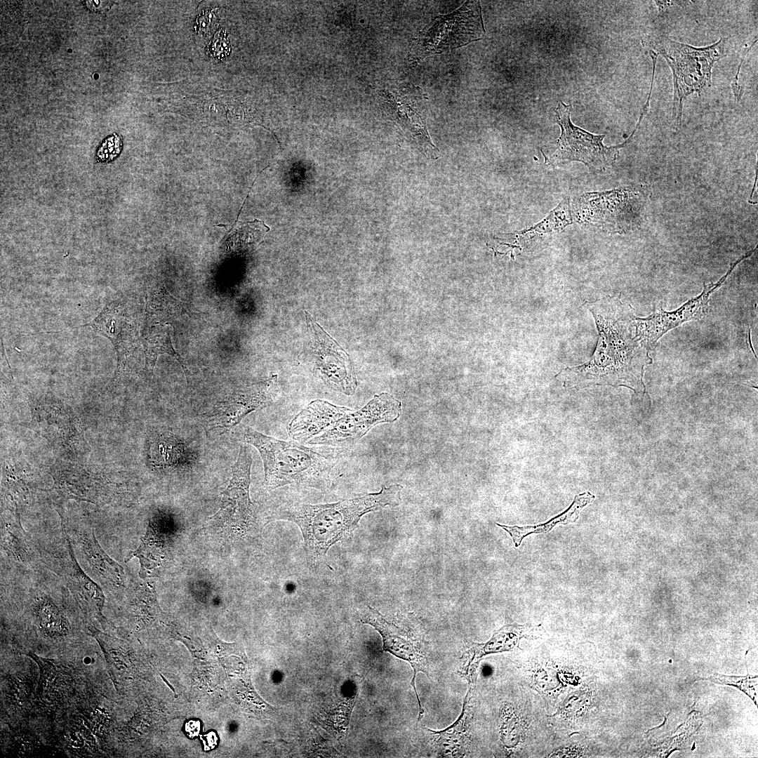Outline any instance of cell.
Masks as SVG:
<instances>
[{
  "instance_id": "obj_24",
  "label": "cell",
  "mask_w": 758,
  "mask_h": 758,
  "mask_svg": "<svg viewBox=\"0 0 758 758\" xmlns=\"http://www.w3.org/2000/svg\"><path fill=\"white\" fill-rule=\"evenodd\" d=\"M187 312L182 302L171 296L164 287L148 292L145 317L148 322L164 324Z\"/></svg>"
},
{
  "instance_id": "obj_12",
  "label": "cell",
  "mask_w": 758,
  "mask_h": 758,
  "mask_svg": "<svg viewBox=\"0 0 758 758\" xmlns=\"http://www.w3.org/2000/svg\"><path fill=\"white\" fill-rule=\"evenodd\" d=\"M384 94L390 114L405 135L422 152L437 158L439 152L426 128L427 98L422 89L411 84H402Z\"/></svg>"
},
{
  "instance_id": "obj_11",
  "label": "cell",
  "mask_w": 758,
  "mask_h": 758,
  "mask_svg": "<svg viewBox=\"0 0 758 758\" xmlns=\"http://www.w3.org/2000/svg\"><path fill=\"white\" fill-rule=\"evenodd\" d=\"M401 403L387 392L375 395L361 409L347 413L331 429L307 441L310 445L341 447L361 439L372 427L396 421L401 414Z\"/></svg>"
},
{
  "instance_id": "obj_22",
  "label": "cell",
  "mask_w": 758,
  "mask_h": 758,
  "mask_svg": "<svg viewBox=\"0 0 758 758\" xmlns=\"http://www.w3.org/2000/svg\"><path fill=\"white\" fill-rule=\"evenodd\" d=\"M140 340L145 353V368L148 373L152 374L158 357L167 354L179 362L189 380L190 371L184 359L173 347L169 326L165 324L152 325L142 333Z\"/></svg>"
},
{
  "instance_id": "obj_19",
  "label": "cell",
  "mask_w": 758,
  "mask_h": 758,
  "mask_svg": "<svg viewBox=\"0 0 758 758\" xmlns=\"http://www.w3.org/2000/svg\"><path fill=\"white\" fill-rule=\"evenodd\" d=\"M539 626L507 624L494 632L486 643L474 644L461 657L460 674L469 682L476 681V670L481 658L488 654L508 651L517 646L520 639L532 634Z\"/></svg>"
},
{
  "instance_id": "obj_7",
  "label": "cell",
  "mask_w": 758,
  "mask_h": 758,
  "mask_svg": "<svg viewBox=\"0 0 758 758\" xmlns=\"http://www.w3.org/2000/svg\"><path fill=\"white\" fill-rule=\"evenodd\" d=\"M571 105L559 102L555 109L561 128L559 138L552 145V151L542 152L547 164L557 165L580 161L594 169H604L617 159L619 149L625 142L608 147L603 143L605 135L592 134L575 126L571 120Z\"/></svg>"
},
{
  "instance_id": "obj_21",
  "label": "cell",
  "mask_w": 758,
  "mask_h": 758,
  "mask_svg": "<svg viewBox=\"0 0 758 758\" xmlns=\"http://www.w3.org/2000/svg\"><path fill=\"white\" fill-rule=\"evenodd\" d=\"M595 496L590 491H585L575 496L570 506L561 513L553 517L545 523L537 525L506 526L499 523L496 525L507 531L512 538L515 547H519L523 539L533 533H543L551 531L558 524H567L575 522L579 517L581 510L592 503Z\"/></svg>"
},
{
  "instance_id": "obj_15",
  "label": "cell",
  "mask_w": 758,
  "mask_h": 758,
  "mask_svg": "<svg viewBox=\"0 0 758 758\" xmlns=\"http://www.w3.org/2000/svg\"><path fill=\"white\" fill-rule=\"evenodd\" d=\"M750 255V253H748L734 262L718 282L704 284L703 290L699 295L689 300L676 310L667 312L661 307H655L648 317H637L638 334L649 350L653 349L658 340L670 330L686 321L702 319L709 310V301L712 294L723 285L736 265Z\"/></svg>"
},
{
  "instance_id": "obj_1",
  "label": "cell",
  "mask_w": 758,
  "mask_h": 758,
  "mask_svg": "<svg viewBox=\"0 0 758 758\" xmlns=\"http://www.w3.org/2000/svg\"><path fill=\"white\" fill-rule=\"evenodd\" d=\"M584 305L597 328L596 349L588 361L562 369L555 378L568 389L610 385L644 392V369L652 359L649 348L638 334L637 317L632 307L620 298L609 295L586 301Z\"/></svg>"
},
{
  "instance_id": "obj_13",
  "label": "cell",
  "mask_w": 758,
  "mask_h": 758,
  "mask_svg": "<svg viewBox=\"0 0 758 758\" xmlns=\"http://www.w3.org/2000/svg\"><path fill=\"white\" fill-rule=\"evenodd\" d=\"M59 514L77 552L74 553L88 572L108 591H119L126 587L124 568L102 549L92 524L84 519L70 524L61 513Z\"/></svg>"
},
{
  "instance_id": "obj_26",
  "label": "cell",
  "mask_w": 758,
  "mask_h": 758,
  "mask_svg": "<svg viewBox=\"0 0 758 758\" xmlns=\"http://www.w3.org/2000/svg\"><path fill=\"white\" fill-rule=\"evenodd\" d=\"M216 16L213 11H207L199 16L197 27L200 33L205 34L213 29L216 24Z\"/></svg>"
},
{
  "instance_id": "obj_6",
  "label": "cell",
  "mask_w": 758,
  "mask_h": 758,
  "mask_svg": "<svg viewBox=\"0 0 758 758\" xmlns=\"http://www.w3.org/2000/svg\"><path fill=\"white\" fill-rule=\"evenodd\" d=\"M484 34L479 1H469L426 26L412 46L410 59L415 63L426 57L479 40Z\"/></svg>"
},
{
  "instance_id": "obj_14",
  "label": "cell",
  "mask_w": 758,
  "mask_h": 758,
  "mask_svg": "<svg viewBox=\"0 0 758 758\" xmlns=\"http://www.w3.org/2000/svg\"><path fill=\"white\" fill-rule=\"evenodd\" d=\"M361 621L373 627L381 635L383 649L404 660L407 661L413 670L411 685L415 693L419 705L420 720L424 713L415 687V678L418 672L430 676L427 652L423 638L408 630L401 628L390 623L375 609L367 606Z\"/></svg>"
},
{
  "instance_id": "obj_9",
  "label": "cell",
  "mask_w": 758,
  "mask_h": 758,
  "mask_svg": "<svg viewBox=\"0 0 758 758\" xmlns=\"http://www.w3.org/2000/svg\"><path fill=\"white\" fill-rule=\"evenodd\" d=\"M251 464V452L241 445L229 484L222 492L220 508L209 519L211 526L238 536L245 535L251 528L254 521L249 496Z\"/></svg>"
},
{
  "instance_id": "obj_20",
  "label": "cell",
  "mask_w": 758,
  "mask_h": 758,
  "mask_svg": "<svg viewBox=\"0 0 758 758\" xmlns=\"http://www.w3.org/2000/svg\"><path fill=\"white\" fill-rule=\"evenodd\" d=\"M461 714L448 728L439 731H431L434 735L437 753L442 757H457L465 752L469 741V723L472 717V693L474 683L470 684Z\"/></svg>"
},
{
  "instance_id": "obj_2",
  "label": "cell",
  "mask_w": 758,
  "mask_h": 758,
  "mask_svg": "<svg viewBox=\"0 0 758 758\" xmlns=\"http://www.w3.org/2000/svg\"><path fill=\"white\" fill-rule=\"evenodd\" d=\"M403 486L395 484L383 486L378 493H364L333 503H288L279 507L272 520H286L300 528L305 543L307 562L317 568L326 563L329 548L358 526L361 517L387 507H395L401 500Z\"/></svg>"
},
{
  "instance_id": "obj_17",
  "label": "cell",
  "mask_w": 758,
  "mask_h": 758,
  "mask_svg": "<svg viewBox=\"0 0 758 758\" xmlns=\"http://www.w3.org/2000/svg\"><path fill=\"white\" fill-rule=\"evenodd\" d=\"M16 507L12 505L1 512V552L20 571L37 570L41 567V557L34 540L22 526Z\"/></svg>"
},
{
  "instance_id": "obj_8",
  "label": "cell",
  "mask_w": 758,
  "mask_h": 758,
  "mask_svg": "<svg viewBox=\"0 0 758 758\" xmlns=\"http://www.w3.org/2000/svg\"><path fill=\"white\" fill-rule=\"evenodd\" d=\"M305 312L312 340L311 348L305 356V364L315 376L333 390L353 395L357 382L349 354L307 312Z\"/></svg>"
},
{
  "instance_id": "obj_16",
  "label": "cell",
  "mask_w": 758,
  "mask_h": 758,
  "mask_svg": "<svg viewBox=\"0 0 758 758\" xmlns=\"http://www.w3.org/2000/svg\"><path fill=\"white\" fill-rule=\"evenodd\" d=\"M84 326L91 327L113 344L118 358L116 380L126 370L129 358L138 346L137 341L140 340L135 322L123 303L120 300H114L107 304L93 321L74 328Z\"/></svg>"
},
{
  "instance_id": "obj_23",
  "label": "cell",
  "mask_w": 758,
  "mask_h": 758,
  "mask_svg": "<svg viewBox=\"0 0 758 758\" xmlns=\"http://www.w3.org/2000/svg\"><path fill=\"white\" fill-rule=\"evenodd\" d=\"M39 665L40 677L37 693L43 701L53 703L61 700L69 689L70 677L65 669L53 660L32 652L27 654Z\"/></svg>"
},
{
  "instance_id": "obj_3",
  "label": "cell",
  "mask_w": 758,
  "mask_h": 758,
  "mask_svg": "<svg viewBox=\"0 0 758 758\" xmlns=\"http://www.w3.org/2000/svg\"><path fill=\"white\" fill-rule=\"evenodd\" d=\"M241 440L259 452L264 466L263 486L275 489L288 484L324 490L342 448L330 446L307 447L298 441H282L243 426Z\"/></svg>"
},
{
  "instance_id": "obj_28",
  "label": "cell",
  "mask_w": 758,
  "mask_h": 758,
  "mask_svg": "<svg viewBox=\"0 0 758 758\" xmlns=\"http://www.w3.org/2000/svg\"><path fill=\"white\" fill-rule=\"evenodd\" d=\"M110 2L107 1H86V6L95 12H104L110 7Z\"/></svg>"
},
{
  "instance_id": "obj_18",
  "label": "cell",
  "mask_w": 758,
  "mask_h": 758,
  "mask_svg": "<svg viewBox=\"0 0 758 758\" xmlns=\"http://www.w3.org/2000/svg\"><path fill=\"white\" fill-rule=\"evenodd\" d=\"M351 409L322 399L311 401L288 425L292 439L300 444L321 435L333 427Z\"/></svg>"
},
{
  "instance_id": "obj_5",
  "label": "cell",
  "mask_w": 758,
  "mask_h": 758,
  "mask_svg": "<svg viewBox=\"0 0 758 758\" xmlns=\"http://www.w3.org/2000/svg\"><path fill=\"white\" fill-rule=\"evenodd\" d=\"M34 541L42 564L54 573L66 587L88 625L98 624L105 630L113 628L103 615L105 601L103 590L81 568L63 521L60 523L59 536L42 544Z\"/></svg>"
},
{
  "instance_id": "obj_4",
  "label": "cell",
  "mask_w": 758,
  "mask_h": 758,
  "mask_svg": "<svg viewBox=\"0 0 758 758\" xmlns=\"http://www.w3.org/2000/svg\"><path fill=\"white\" fill-rule=\"evenodd\" d=\"M645 44L649 50L661 55L667 62L673 75L674 97L672 115L681 126L684 100L691 94L698 95L712 85L714 65L726 57L729 51L727 37L705 47H694L676 41L663 34L647 36Z\"/></svg>"
},
{
  "instance_id": "obj_27",
  "label": "cell",
  "mask_w": 758,
  "mask_h": 758,
  "mask_svg": "<svg viewBox=\"0 0 758 758\" xmlns=\"http://www.w3.org/2000/svg\"><path fill=\"white\" fill-rule=\"evenodd\" d=\"M757 40V38L756 36V38H754V40L752 41L751 45L745 49V53L743 54V58H742V59H741V60L740 62V64L738 65V71H737V73L736 74V77L732 80L731 86H732V88H733V91L735 98L737 100V102H739V100H740V98H741V97H742V95L743 94V88L741 86H740L739 84H738V74H739L740 71V67H742V65H743V62L744 61L745 57L747 54L748 51L752 48V47L753 46L754 43H756Z\"/></svg>"
},
{
  "instance_id": "obj_29",
  "label": "cell",
  "mask_w": 758,
  "mask_h": 758,
  "mask_svg": "<svg viewBox=\"0 0 758 758\" xmlns=\"http://www.w3.org/2000/svg\"><path fill=\"white\" fill-rule=\"evenodd\" d=\"M186 731L189 733L190 737L197 736L199 731V723L198 722L191 721L186 724Z\"/></svg>"
},
{
  "instance_id": "obj_25",
  "label": "cell",
  "mask_w": 758,
  "mask_h": 758,
  "mask_svg": "<svg viewBox=\"0 0 758 758\" xmlns=\"http://www.w3.org/2000/svg\"><path fill=\"white\" fill-rule=\"evenodd\" d=\"M230 44L222 33H218L211 43L209 51L213 58H222L230 52Z\"/></svg>"
},
{
  "instance_id": "obj_10",
  "label": "cell",
  "mask_w": 758,
  "mask_h": 758,
  "mask_svg": "<svg viewBox=\"0 0 758 758\" xmlns=\"http://www.w3.org/2000/svg\"><path fill=\"white\" fill-rule=\"evenodd\" d=\"M277 375L237 389L201 416L208 436L222 435L250 413L270 406L277 392Z\"/></svg>"
}]
</instances>
